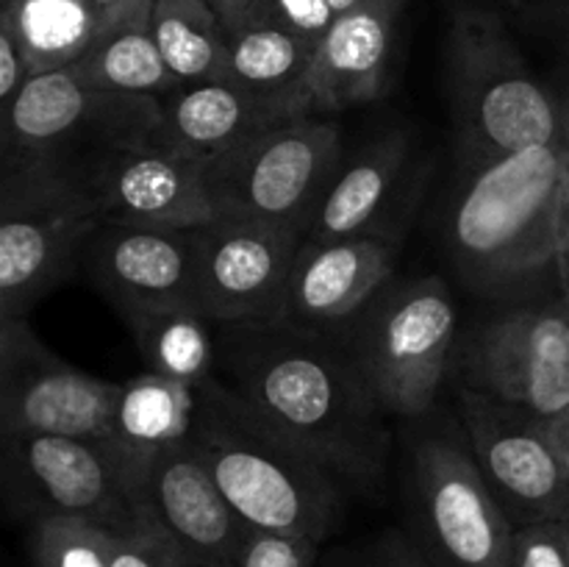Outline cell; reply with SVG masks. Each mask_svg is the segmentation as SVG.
<instances>
[{
    "label": "cell",
    "mask_w": 569,
    "mask_h": 567,
    "mask_svg": "<svg viewBox=\"0 0 569 567\" xmlns=\"http://www.w3.org/2000/svg\"><path fill=\"white\" fill-rule=\"evenodd\" d=\"M561 117H565V139L569 145V92H567V98L561 100Z\"/></svg>",
    "instance_id": "41"
},
{
    "label": "cell",
    "mask_w": 569,
    "mask_h": 567,
    "mask_svg": "<svg viewBox=\"0 0 569 567\" xmlns=\"http://www.w3.org/2000/svg\"><path fill=\"white\" fill-rule=\"evenodd\" d=\"M320 545L311 537L248 526L239 539L231 567H317Z\"/></svg>",
    "instance_id": "29"
},
{
    "label": "cell",
    "mask_w": 569,
    "mask_h": 567,
    "mask_svg": "<svg viewBox=\"0 0 569 567\" xmlns=\"http://www.w3.org/2000/svg\"><path fill=\"white\" fill-rule=\"evenodd\" d=\"M150 11L153 0L122 14L70 70L89 87L109 89V92L164 98L181 87L150 31Z\"/></svg>",
    "instance_id": "24"
},
{
    "label": "cell",
    "mask_w": 569,
    "mask_h": 567,
    "mask_svg": "<svg viewBox=\"0 0 569 567\" xmlns=\"http://www.w3.org/2000/svg\"><path fill=\"white\" fill-rule=\"evenodd\" d=\"M148 372L200 387L217 372L214 322L189 306L126 317Z\"/></svg>",
    "instance_id": "26"
},
{
    "label": "cell",
    "mask_w": 569,
    "mask_h": 567,
    "mask_svg": "<svg viewBox=\"0 0 569 567\" xmlns=\"http://www.w3.org/2000/svg\"><path fill=\"white\" fill-rule=\"evenodd\" d=\"M569 145H531L476 167L448 217L456 270L492 295L526 287L559 253Z\"/></svg>",
    "instance_id": "3"
},
{
    "label": "cell",
    "mask_w": 569,
    "mask_h": 567,
    "mask_svg": "<svg viewBox=\"0 0 569 567\" xmlns=\"http://www.w3.org/2000/svg\"><path fill=\"white\" fill-rule=\"evenodd\" d=\"M187 567H192V565H189V561H187Z\"/></svg>",
    "instance_id": "45"
},
{
    "label": "cell",
    "mask_w": 569,
    "mask_h": 567,
    "mask_svg": "<svg viewBox=\"0 0 569 567\" xmlns=\"http://www.w3.org/2000/svg\"><path fill=\"white\" fill-rule=\"evenodd\" d=\"M6 504L17 517H81L111 534L150 526L109 437L0 434Z\"/></svg>",
    "instance_id": "10"
},
{
    "label": "cell",
    "mask_w": 569,
    "mask_h": 567,
    "mask_svg": "<svg viewBox=\"0 0 569 567\" xmlns=\"http://www.w3.org/2000/svg\"><path fill=\"white\" fill-rule=\"evenodd\" d=\"M103 222L153 231H192L217 217L203 161L159 145H133L106 156L89 176Z\"/></svg>",
    "instance_id": "16"
},
{
    "label": "cell",
    "mask_w": 569,
    "mask_h": 567,
    "mask_svg": "<svg viewBox=\"0 0 569 567\" xmlns=\"http://www.w3.org/2000/svg\"><path fill=\"white\" fill-rule=\"evenodd\" d=\"M406 159L409 139L403 131H387L372 139L356 159L339 167L317 206L306 239H337L376 228V217L387 206Z\"/></svg>",
    "instance_id": "22"
},
{
    "label": "cell",
    "mask_w": 569,
    "mask_h": 567,
    "mask_svg": "<svg viewBox=\"0 0 569 567\" xmlns=\"http://www.w3.org/2000/svg\"><path fill=\"white\" fill-rule=\"evenodd\" d=\"M33 78L28 56L17 42L14 31L0 20V106L14 100V94Z\"/></svg>",
    "instance_id": "34"
},
{
    "label": "cell",
    "mask_w": 569,
    "mask_h": 567,
    "mask_svg": "<svg viewBox=\"0 0 569 567\" xmlns=\"http://www.w3.org/2000/svg\"><path fill=\"white\" fill-rule=\"evenodd\" d=\"M539 426H542L545 439H548L556 459L561 461V467H565L569 476V406L553 417H539Z\"/></svg>",
    "instance_id": "36"
},
{
    "label": "cell",
    "mask_w": 569,
    "mask_h": 567,
    "mask_svg": "<svg viewBox=\"0 0 569 567\" xmlns=\"http://www.w3.org/2000/svg\"><path fill=\"white\" fill-rule=\"evenodd\" d=\"M261 20L278 22L287 31L309 39L311 44H320L337 14L328 0H270Z\"/></svg>",
    "instance_id": "31"
},
{
    "label": "cell",
    "mask_w": 569,
    "mask_h": 567,
    "mask_svg": "<svg viewBox=\"0 0 569 567\" xmlns=\"http://www.w3.org/2000/svg\"><path fill=\"white\" fill-rule=\"evenodd\" d=\"M317 44L287 31L272 20L239 28L228 39V81L264 98L289 103L300 115H311L306 103V78Z\"/></svg>",
    "instance_id": "25"
},
{
    "label": "cell",
    "mask_w": 569,
    "mask_h": 567,
    "mask_svg": "<svg viewBox=\"0 0 569 567\" xmlns=\"http://www.w3.org/2000/svg\"><path fill=\"white\" fill-rule=\"evenodd\" d=\"M511 3H520V0H511Z\"/></svg>",
    "instance_id": "44"
},
{
    "label": "cell",
    "mask_w": 569,
    "mask_h": 567,
    "mask_svg": "<svg viewBox=\"0 0 569 567\" xmlns=\"http://www.w3.org/2000/svg\"><path fill=\"white\" fill-rule=\"evenodd\" d=\"M511 567H569L559 523L517 528L515 565Z\"/></svg>",
    "instance_id": "32"
},
{
    "label": "cell",
    "mask_w": 569,
    "mask_h": 567,
    "mask_svg": "<svg viewBox=\"0 0 569 567\" xmlns=\"http://www.w3.org/2000/svg\"><path fill=\"white\" fill-rule=\"evenodd\" d=\"M295 115L300 111L289 103L250 92L228 78L181 83L161 98V122L150 145L209 161Z\"/></svg>",
    "instance_id": "20"
},
{
    "label": "cell",
    "mask_w": 569,
    "mask_h": 567,
    "mask_svg": "<svg viewBox=\"0 0 569 567\" xmlns=\"http://www.w3.org/2000/svg\"><path fill=\"white\" fill-rule=\"evenodd\" d=\"M470 389L553 417L569 406V309L561 298L503 311L465 354Z\"/></svg>",
    "instance_id": "13"
},
{
    "label": "cell",
    "mask_w": 569,
    "mask_h": 567,
    "mask_svg": "<svg viewBox=\"0 0 569 567\" xmlns=\"http://www.w3.org/2000/svg\"><path fill=\"white\" fill-rule=\"evenodd\" d=\"M194 411H198V387L189 384L156 372H142L120 384V395L111 411L109 442L126 461L133 498H137L139 478L150 461L192 437Z\"/></svg>",
    "instance_id": "21"
},
{
    "label": "cell",
    "mask_w": 569,
    "mask_h": 567,
    "mask_svg": "<svg viewBox=\"0 0 569 567\" xmlns=\"http://www.w3.org/2000/svg\"><path fill=\"white\" fill-rule=\"evenodd\" d=\"M459 417L467 445L515 528L569 520V476L537 415L467 387L459 395Z\"/></svg>",
    "instance_id": "14"
},
{
    "label": "cell",
    "mask_w": 569,
    "mask_h": 567,
    "mask_svg": "<svg viewBox=\"0 0 569 567\" xmlns=\"http://www.w3.org/2000/svg\"><path fill=\"white\" fill-rule=\"evenodd\" d=\"M161 98L89 87L70 67L37 72L0 106L3 167H44L92 176L106 156L150 142Z\"/></svg>",
    "instance_id": "5"
},
{
    "label": "cell",
    "mask_w": 569,
    "mask_h": 567,
    "mask_svg": "<svg viewBox=\"0 0 569 567\" xmlns=\"http://www.w3.org/2000/svg\"><path fill=\"white\" fill-rule=\"evenodd\" d=\"M559 531H561V539H565V550H567V559H569V520L559 523Z\"/></svg>",
    "instance_id": "42"
},
{
    "label": "cell",
    "mask_w": 569,
    "mask_h": 567,
    "mask_svg": "<svg viewBox=\"0 0 569 567\" xmlns=\"http://www.w3.org/2000/svg\"><path fill=\"white\" fill-rule=\"evenodd\" d=\"M567 245H569V159H567L565 195H561V215H559V250L567 248Z\"/></svg>",
    "instance_id": "38"
},
{
    "label": "cell",
    "mask_w": 569,
    "mask_h": 567,
    "mask_svg": "<svg viewBox=\"0 0 569 567\" xmlns=\"http://www.w3.org/2000/svg\"><path fill=\"white\" fill-rule=\"evenodd\" d=\"M209 3L214 6V11L220 14L228 33H233L239 28H248L253 22H259L264 17L270 0H209Z\"/></svg>",
    "instance_id": "35"
},
{
    "label": "cell",
    "mask_w": 569,
    "mask_h": 567,
    "mask_svg": "<svg viewBox=\"0 0 569 567\" xmlns=\"http://www.w3.org/2000/svg\"><path fill=\"white\" fill-rule=\"evenodd\" d=\"M94 287L122 317L192 309V231L103 226L83 253Z\"/></svg>",
    "instance_id": "18"
},
{
    "label": "cell",
    "mask_w": 569,
    "mask_h": 567,
    "mask_svg": "<svg viewBox=\"0 0 569 567\" xmlns=\"http://www.w3.org/2000/svg\"><path fill=\"white\" fill-rule=\"evenodd\" d=\"M456 304L442 276L383 287L353 320L348 348L383 409L395 417L428 415L448 376Z\"/></svg>",
    "instance_id": "9"
},
{
    "label": "cell",
    "mask_w": 569,
    "mask_h": 567,
    "mask_svg": "<svg viewBox=\"0 0 569 567\" xmlns=\"http://www.w3.org/2000/svg\"><path fill=\"white\" fill-rule=\"evenodd\" d=\"M189 442L244 526L326 543L345 517L342 478L222 378L198 387Z\"/></svg>",
    "instance_id": "2"
},
{
    "label": "cell",
    "mask_w": 569,
    "mask_h": 567,
    "mask_svg": "<svg viewBox=\"0 0 569 567\" xmlns=\"http://www.w3.org/2000/svg\"><path fill=\"white\" fill-rule=\"evenodd\" d=\"M122 14H109L92 0H11L0 9V20L14 31L33 76L76 64Z\"/></svg>",
    "instance_id": "23"
},
{
    "label": "cell",
    "mask_w": 569,
    "mask_h": 567,
    "mask_svg": "<svg viewBox=\"0 0 569 567\" xmlns=\"http://www.w3.org/2000/svg\"><path fill=\"white\" fill-rule=\"evenodd\" d=\"M100 226L87 178L0 167V320H26L81 265Z\"/></svg>",
    "instance_id": "6"
},
{
    "label": "cell",
    "mask_w": 569,
    "mask_h": 567,
    "mask_svg": "<svg viewBox=\"0 0 569 567\" xmlns=\"http://www.w3.org/2000/svg\"><path fill=\"white\" fill-rule=\"evenodd\" d=\"M403 9L406 0H359L333 20L306 78L311 115L356 109L387 94Z\"/></svg>",
    "instance_id": "19"
},
{
    "label": "cell",
    "mask_w": 569,
    "mask_h": 567,
    "mask_svg": "<svg viewBox=\"0 0 569 567\" xmlns=\"http://www.w3.org/2000/svg\"><path fill=\"white\" fill-rule=\"evenodd\" d=\"M306 233L248 217L192 228V309L211 322H276Z\"/></svg>",
    "instance_id": "11"
},
{
    "label": "cell",
    "mask_w": 569,
    "mask_h": 567,
    "mask_svg": "<svg viewBox=\"0 0 569 567\" xmlns=\"http://www.w3.org/2000/svg\"><path fill=\"white\" fill-rule=\"evenodd\" d=\"M403 534L431 567L515 565V523L450 431L422 434L411 448Z\"/></svg>",
    "instance_id": "8"
},
{
    "label": "cell",
    "mask_w": 569,
    "mask_h": 567,
    "mask_svg": "<svg viewBox=\"0 0 569 567\" xmlns=\"http://www.w3.org/2000/svg\"><path fill=\"white\" fill-rule=\"evenodd\" d=\"M328 3H331V9H333V14H342V11H348V9H353L356 3H359V0H328Z\"/></svg>",
    "instance_id": "40"
},
{
    "label": "cell",
    "mask_w": 569,
    "mask_h": 567,
    "mask_svg": "<svg viewBox=\"0 0 569 567\" xmlns=\"http://www.w3.org/2000/svg\"><path fill=\"white\" fill-rule=\"evenodd\" d=\"M11 3V0H0V9H3V6H9Z\"/></svg>",
    "instance_id": "43"
},
{
    "label": "cell",
    "mask_w": 569,
    "mask_h": 567,
    "mask_svg": "<svg viewBox=\"0 0 569 567\" xmlns=\"http://www.w3.org/2000/svg\"><path fill=\"white\" fill-rule=\"evenodd\" d=\"M342 167V131L326 115H295L203 161L217 217H248L309 233Z\"/></svg>",
    "instance_id": "7"
},
{
    "label": "cell",
    "mask_w": 569,
    "mask_h": 567,
    "mask_svg": "<svg viewBox=\"0 0 569 567\" xmlns=\"http://www.w3.org/2000/svg\"><path fill=\"white\" fill-rule=\"evenodd\" d=\"M111 567H187V559L161 528L144 526L111 534Z\"/></svg>",
    "instance_id": "30"
},
{
    "label": "cell",
    "mask_w": 569,
    "mask_h": 567,
    "mask_svg": "<svg viewBox=\"0 0 569 567\" xmlns=\"http://www.w3.org/2000/svg\"><path fill=\"white\" fill-rule=\"evenodd\" d=\"M92 3L98 6V9L109 11V14H122V11L133 9V6L144 3V0H92Z\"/></svg>",
    "instance_id": "39"
},
{
    "label": "cell",
    "mask_w": 569,
    "mask_h": 567,
    "mask_svg": "<svg viewBox=\"0 0 569 567\" xmlns=\"http://www.w3.org/2000/svg\"><path fill=\"white\" fill-rule=\"evenodd\" d=\"M150 31L178 83L228 76V28L209 0H153Z\"/></svg>",
    "instance_id": "27"
},
{
    "label": "cell",
    "mask_w": 569,
    "mask_h": 567,
    "mask_svg": "<svg viewBox=\"0 0 569 567\" xmlns=\"http://www.w3.org/2000/svg\"><path fill=\"white\" fill-rule=\"evenodd\" d=\"M217 370L256 411L331 467L348 489L383 484L392 431L350 348L292 322H214Z\"/></svg>",
    "instance_id": "1"
},
{
    "label": "cell",
    "mask_w": 569,
    "mask_h": 567,
    "mask_svg": "<svg viewBox=\"0 0 569 567\" xmlns=\"http://www.w3.org/2000/svg\"><path fill=\"white\" fill-rule=\"evenodd\" d=\"M331 567H431L403 531H389L356 554L342 556Z\"/></svg>",
    "instance_id": "33"
},
{
    "label": "cell",
    "mask_w": 569,
    "mask_h": 567,
    "mask_svg": "<svg viewBox=\"0 0 569 567\" xmlns=\"http://www.w3.org/2000/svg\"><path fill=\"white\" fill-rule=\"evenodd\" d=\"M120 384L59 359L26 320H0V434L109 437Z\"/></svg>",
    "instance_id": "12"
},
{
    "label": "cell",
    "mask_w": 569,
    "mask_h": 567,
    "mask_svg": "<svg viewBox=\"0 0 569 567\" xmlns=\"http://www.w3.org/2000/svg\"><path fill=\"white\" fill-rule=\"evenodd\" d=\"M553 272H556V284H559V298L565 300L569 309V245L567 248H561L559 256H556Z\"/></svg>",
    "instance_id": "37"
},
{
    "label": "cell",
    "mask_w": 569,
    "mask_h": 567,
    "mask_svg": "<svg viewBox=\"0 0 569 567\" xmlns=\"http://www.w3.org/2000/svg\"><path fill=\"white\" fill-rule=\"evenodd\" d=\"M398 250V233L378 228L337 239H303L281 320L315 331L348 326L389 284Z\"/></svg>",
    "instance_id": "15"
},
{
    "label": "cell",
    "mask_w": 569,
    "mask_h": 567,
    "mask_svg": "<svg viewBox=\"0 0 569 567\" xmlns=\"http://www.w3.org/2000/svg\"><path fill=\"white\" fill-rule=\"evenodd\" d=\"M448 94L476 167L531 145L567 142L561 100L542 87L495 11L467 6L448 33Z\"/></svg>",
    "instance_id": "4"
},
{
    "label": "cell",
    "mask_w": 569,
    "mask_h": 567,
    "mask_svg": "<svg viewBox=\"0 0 569 567\" xmlns=\"http://www.w3.org/2000/svg\"><path fill=\"white\" fill-rule=\"evenodd\" d=\"M137 506L192 567H231L248 528L189 439L150 461L137 484Z\"/></svg>",
    "instance_id": "17"
},
{
    "label": "cell",
    "mask_w": 569,
    "mask_h": 567,
    "mask_svg": "<svg viewBox=\"0 0 569 567\" xmlns=\"http://www.w3.org/2000/svg\"><path fill=\"white\" fill-rule=\"evenodd\" d=\"M33 567H111V531L81 517L31 523Z\"/></svg>",
    "instance_id": "28"
}]
</instances>
